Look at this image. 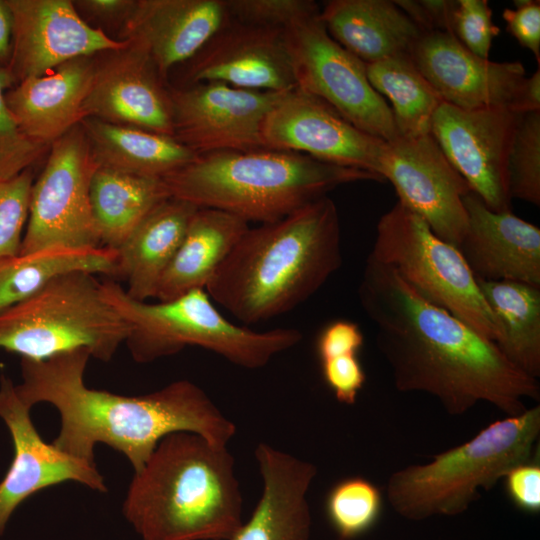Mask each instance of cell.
I'll return each mask as SVG.
<instances>
[{
	"instance_id": "4dcf8cb0",
	"label": "cell",
	"mask_w": 540,
	"mask_h": 540,
	"mask_svg": "<svg viewBox=\"0 0 540 540\" xmlns=\"http://www.w3.org/2000/svg\"><path fill=\"white\" fill-rule=\"evenodd\" d=\"M117 251L49 247L0 258V312L30 298L54 277L72 271L116 277Z\"/></svg>"
},
{
	"instance_id": "1f68e13d",
	"label": "cell",
	"mask_w": 540,
	"mask_h": 540,
	"mask_svg": "<svg viewBox=\"0 0 540 540\" xmlns=\"http://www.w3.org/2000/svg\"><path fill=\"white\" fill-rule=\"evenodd\" d=\"M366 74L373 89L391 102L399 136L431 134L432 118L443 100L410 56L368 63Z\"/></svg>"
},
{
	"instance_id": "e0dca14e",
	"label": "cell",
	"mask_w": 540,
	"mask_h": 540,
	"mask_svg": "<svg viewBox=\"0 0 540 540\" xmlns=\"http://www.w3.org/2000/svg\"><path fill=\"white\" fill-rule=\"evenodd\" d=\"M31 408L17 395L15 384L0 377V418L14 445L13 461L0 481V536L16 508L34 493L65 481L107 492L104 477L95 463L71 456L46 443L30 416Z\"/></svg>"
},
{
	"instance_id": "5bb4252c",
	"label": "cell",
	"mask_w": 540,
	"mask_h": 540,
	"mask_svg": "<svg viewBox=\"0 0 540 540\" xmlns=\"http://www.w3.org/2000/svg\"><path fill=\"white\" fill-rule=\"evenodd\" d=\"M520 114L509 108L463 110L443 102L431 134L455 170L486 206L510 212L507 159Z\"/></svg>"
},
{
	"instance_id": "8992f818",
	"label": "cell",
	"mask_w": 540,
	"mask_h": 540,
	"mask_svg": "<svg viewBox=\"0 0 540 540\" xmlns=\"http://www.w3.org/2000/svg\"><path fill=\"white\" fill-rule=\"evenodd\" d=\"M540 435V407L497 420L465 443L410 465L388 479L386 496L402 517L423 520L465 512L509 469L532 458Z\"/></svg>"
},
{
	"instance_id": "5b68a950",
	"label": "cell",
	"mask_w": 540,
	"mask_h": 540,
	"mask_svg": "<svg viewBox=\"0 0 540 540\" xmlns=\"http://www.w3.org/2000/svg\"><path fill=\"white\" fill-rule=\"evenodd\" d=\"M162 180L172 198L261 224L278 221L340 185L384 181L371 172L267 147L199 154Z\"/></svg>"
},
{
	"instance_id": "836d02e7",
	"label": "cell",
	"mask_w": 540,
	"mask_h": 540,
	"mask_svg": "<svg viewBox=\"0 0 540 540\" xmlns=\"http://www.w3.org/2000/svg\"><path fill=\"white\" fill-rule=\"evenodd\" d=\"M511 199L540 205V111L520 114L507 159Z\"/></svg>"
},
{
	"instance_id": "ee69618b",
	"label": "cell",
	"mask_w": 540,
	"mask_h": 540,
	"mask_svg": "<svg viewBox=\"0 0 540 540\" xmlns=\"http://www.w3.org/2000/svg\"><path fill=\"white\" fill-rule=\"evenodd\" d=\"M511 110L517 114L540 111V66L523 80Z\"/></svg>"
},
{
	"instance_id": "2e32d148",
	"label": "cell",
	"mask_w": 540,
	"mask_h": 540,
	"mask_svg": "<svg viewBox=\"0 0 540 540\" xmlns=\"http://www.w3.org/2000/svg\"><path fill=\"white\" fill-rule=\"evenodd\" d=\"M13 16L8 67L14 84L45 75L81 57L122 49L127 39H114L89 25L70 0H7Z\"/></svg>"
},
{
	"instance_id": "f6af8a7d",
	"label": "cell",
	"mask_w": 540,
	"mask_h": 540,
	"mask_svg": "<svg viewBox=\"0 0 540 540\" xmlns=\"http://www.w3.org/2000/svg\"><path fill=\"white\" fill-rule=\"evenodd\" d=\"M13 37V16L7 0H0V69L8 70Z\"/></svg>"
},
{
	"instance_id": "3957f363",
	"label": "cell",
	"mask_w": 540,
	"mask_h": 540,
	"mask_svg": "<svg viewBox=\"0 0 540 540\" xmlns=\"http://www.w3.org/2000/svg\"><path fill=\"white\" fill-rule=\"evenodd\" d=\"M337 207L320 197L290 215L248 228L205 287L244 324L285 314L342 265Z\"/></svg>"
},
{
	"instance_id": "9c48e42d",
	"label": "cell",
	"mask_w": 540,
	"mask_h": 540,
	"mask_svg": "<svg viewBox=\"0 0 540 540\" xmlns=\"http://www.w3.org/2000/svg\"><path fill=\"white\" fill-rule=\"evenodd\" d=\"M368 256L390 268L418 296L495 343L494 318L459 249L437 237L399 201L380 217Z\"/></svg>"
},
{
	"instance_id": "7c38bea8",
	"label": "cell",
	"mask_w": 540,
	"mask_h": 540,
	"mask_svg": "<svg viewBox=\"0 0 540 540\" xmlns=\"http://www.w3.org/2000/svg\"><path fill=\"white\" fill-rule=\"evenodd\" d=\"M380 167L398 201L420 216L437 237L458 247L468 223L463 198L471 190L432 134L385 142Z\"/></svg>"
},
{
	"instance_id": "d6986e66",
	"label": "cell",
	"mask_w": 540,
	"mask_h": 540,
	"mask_svg": "<svg viewBox=\"0 0 540 540\" xmlns=\"http://www.w3.org/2000/svg\"><path fill=\"white\" fill-rule=\"evenodd\" d=\"M127 40L126 47L96 62L83 107L85 118L173 136L169 91L146 47Z\"/></svg>"
},
{
	"instance_id": "9a60e30c",
	"label": "cell",
	"mask_w": 540,
	"mask_h": 540,
	"mask_svg": "<svg viewBox=\"0 0 540 540\" xmlns=\"http://www.w3.org/2000/svg\"><path fill=\"white\" fill-rule=\"evenodd\" d=\"M262 134L267 148L302 153L383 179L380 158L385 141L355 127L327 103L297 88L286 92L269 112Z\"/></svg>"
},
{
	"instance_id": "d4e9b609",
	"label": "cell",
	"mask_w": 540,
	"mask_h": 540,
	"mask_svg": "<svg viewBox=\"0 0 540 540\" xmlns=\"http://www.w3.org/2000/svg\"><path fill=\"white\" fill-rule=\"evenodd\" d=\"M320 19L328 34L365 64L410 56L422 35L388 0H331L320 10Z\"/></svg>"
},
{
	"instance_id": "b9f144b4",
	"label": "cell",
	"mask_w": 540,
	"mask_h": 540,
	"mask_svg": "<svg viewBox=\"0 0 540 540\" xmlns=\"http://www.w3.org/2000/svg\"><path fill=\"white\" fill-rule=\"evenodd\" d=\"M394 2L417 25L422 33L432 31L451 33L452 18L457 1L398 0Z\"/></svg>"
},
{
	"instance_id": "f35d334b",
	"label": "cell",
	"mask_w": 540,
	"mask_h": 540,
	"mask_svg": "<svg viewBox=\"0 0 540 540\" xmlns=\"http://www.w3.org/2000/svg\"><path fill=\"white\" fill-rule=\"evenodd\" d=\"M359 352L339 349L319 358L324 382L336 400L346 405L355 404L366 382Z\"/></svg>"
},
{
	"instance_id": "60d3db41",
	"label": "cell",
	"mask_w": 540,
	"mask_h": 540,
	"mask_svg": "<svg viewBox=\"0 0 540 540\" xmlns=\"http://www.w3.org/2000/svg\"><path fill=\"white\" fill-rule=\"evenodd\" d=\"M514 8L503 10L506 30L524 48L530 50L540 65V2L516 0Z\"/></svg>"
},
{
	"instance_id": "7bdbcfd3",
	"label": "cell",
	"mask_w": 540,
	"mask_h": 540,
	"mask_svg": "<svg viewBox=\"0 0 540 540\" xmlns=\"http://www.w3.org/2000/svg\"><path fill=\"white\" fill-rule=\"evenodd\" d=\"M78 10L103 21L127 19L136 1L131 0H80L73 1Z\"/></svg>"
},
{
	"instance_id": "83f0119b",
	"label": "cell",
	"mask_w": 540,
	"mask_h": 540,
	"mask_svg": "<svg viewBox=\"0 0 540 540\" xmlns=\"http://www.w3.org/2000/svg\"><path fill=\"white\" fill-rule=\"evenodd\" d=\"M98 167L163 178L197 154L170 135L87 117L80 123Z\"/></svg>"
},
{
	"instance_id": "603a6c76",
	"label": "cell",
	"mask_w": 540,
	"mask_h": 540,
	"mask_svg": "<svg viewBox=\"0 0 540 540\" xmlns=\"http://www.w3.org/2000/svg\"><path fill=\"white\" fill-rule=\"evenodd\" d=\"M95 66L91 57L76 58L7 90L6 104L20 131L47 147L79 125Z\"/></svg>"
},
{
	"instance_id": "ffe728a7",
	"label": "cell",
	"mask_w": 540,
	"mask_h": 540,
	"mask_svg": "<svg viewBox=\"0 0 540 540\" xmlns=\"http://www.w3.org/2000/svg\"><path fill=\"white\" fill-rule=\"evenodd\" d=\"M187 79L191 85L219 82L268 92L296 89L283 28L231 19L193 58Z\"/></svg>"
},
{
	"instance_id": "30bf717a",
	"label": "cell",
	"mask_w": 540,
	"mask_h": 540,
	"mask_svg": "<svg viewBox=\"0 0 540 540\" xmlns=\"http://www.w3.org/2000/svg\"><path fill=\"white\" fill-rule=\"evenodd\" d=\"M296 88L327 103L385 142L399 136L390 106L371 86L366 64L327 32L320 12L283 28Z\"/></svg>"
},
{
	"instance_id": "f546056e",
	"label": "cell",
	"mask_w": 540,
	"mask_h": 540,
	"mask_svg": "<svg viewBox=\"0 0 540 540\" xmlns=\"http://www.w3.org/2000/svg\"><path fill=\"white\" fill-rule=\"evenodd\" d=\"M477 280V279H476ZM497 327L495 344L527 375L540 376V287L477 280Z\"/></svg>"
},
{
	"instance_id": "6da1fadb",
	"label": "cell",
	"mask_w": 540,
	"mask_h": 540,
	"mask_svg": "<svg viewBox=\"0 0 540 540\" xmlns=\"http://www.w3.org/2000/svg\"><path fill=\"white\" fill-rule=\"evenodd\" d=\"M357 294L399 391L428 393L454 416L482 401L515 416L527 409L524 399H539L537 379L494 342L418 296L370 256Z\"/></svg>"
},
{
	"instance_id": "74e56055",
	"label": "cell",
	"mask_w": 540,
	"mask_h": 540,
	"mask_svg": "<svg viewBox=\"0 0 540 540\" xmlns=\"http://www.w3.org/2000/svg\"><path fill=\"white\" fill-rule=\"evenodd\" d=\"M499 32L487 0H457L451 33L470 52L489 59L492 41Z\"/></svg>"
},
{
	"instance_id": "44dd1931",
	"label": "cell",
	"mask_w": 540,
	"mask_h": 540,
	"mask_svg": "<svg viewBox=\"0 0 540 540\" xmlns=\"http://www.w3.org/2000/svg\"><path fill=\"white\" fill-rule=\"evenodd\" d=\"M467 230L458 249L477 280L540 287V229L510 212H495L470 191Z\"/></svg>"
},
{
	"instance_id": "7402d4cb",
	"label": "cell",
	"mask_w": 540,
	"mask_h": 540,
	"mask_svg": "<svg viewBox=\"0 0 540 540\" xmlns=\"http://www.w3.org/2000/svg\"><path fill=\"white\" fill-rule=\"evenodd\" d=\"M230 20L225 0H139L124 39L148 50L159 74L193 59Z\"/></svg>"
},
{
	"instance_id": "7a4b0ae2",
	"label": "cell",
	"mask_w": 540,
	"mask_h": 540,
	"mask_svg": "<svg viewBox=\"0 0 540 540\" xmlns=\"http://www.w3.org/2000/svg\"><path fill=\"white\" fill-rule=\"evenodd\" d=\"M90 357L88 350L76 349L42 361H20L17 395L30 408L46 402L58 410L60 430L52 444L61 451L95 463V446L103 443L125 455L137 472L170 433L192 432L217 447H227L235 435L234 423L188 380L141 396L88 387L84 373Z\"/></svg>"
},
{
	"instance_id": "d6a6232c",
	"label": "cell",
	"mask_w": 540,
	"mask_h": 540,
	"mask_svg": "<svg viewBox=\"0 0 540 540\" xmlns=\"http://www.w3.org/2000/svg\"><path fill=\"white\" fill-rule=\"evenodd\" d=\"M382 493L370 480L352 476L339 480L328 491L325 512L341 540L368 532L382 510Z\"/></svg>"
},
{
	"instance_id": "4316f807",
	"label": "cell",
	"mask_w": 540,
	"mask_h": 540,
	"mask_svg": "<svg viewBox=\"0 0 540 540\" xmlns=\"http://www.w3.org/2000/svg\"><path fill=\"white\" fill-rule=\"evenodd\" d=\"M249 223L225 211L198 208L158 286L156 299L168 301L194 289H205Z\"/></svg>"
},
{
	"instance_id": "cb8c5ba5",
	"label": "cell",
	"mask_w": 540,
	"mask_h": 540,
	"mask_svg": "<svg viewBox=\"0 0 540 540\" xmlns=\"http://www.w3.org/2000/svg\"><path fill=\"white\" fill-rule=\"evenodd\" d=\"M255 458L262 494L249 520L231 540H309L311 514L306 496L316 466L266 443L257 445Z\"/></svg>"
},
{
	"instance_id": "8fae6325",
	"label": "cell",
	"mask_w": 540,
	"mask_h": 540,
	"mask_svg": "<svg viewBox=\"0 0 540 540\" xmlns=\"http://www.w3.org/2000/svg\"><path fill=\"white\" fill-rule=\"evenodd\" d=\"M96 168L80 124L51 144L46 165L32 186L19 253L49 247H102L90 204Z\"/></svg>"
},
{
	"instance_id": "8d00e7d4",
	"label": "cell",
	"mask_w": 540,
	"mask_h": 540,
	"mask_svg": "<svg viewBox=\"0 0 540 540\" xmlns=\"http://www.w3.org/2000/svg\"><path fill=\"white\" fill-rule=\"evenodd\" d=\"M231 20L265 27L286 26L320 12L310 0H225Z\"/></svg>"
},
{
	"instance_id": "484cf974",
	"label": "cell",
	"mask_w": 540,
	"mask_h": 540,
	"mask_svg": "<svg viewBox=\"0 0 540 540\" xmlns=\"http://www.w3.org/2000/svg\"><path fill=\"white\" fill-rule=\"evenodd\" d=\"M198 208L172 197L163 200L116 250V277L127 282L125 291L130 297L139 301L156 297L161 278Z\"/></svg>"
},
{
	"instance_id": "52a82bcc",
	"label": "cell",
	"mask_w": 540,
	"mask_h": 540,
	"mask_svg": "<svg viewBox=\"0 0 540 540\" xmlns=\"http://www.w3.org/2000/svg\"><path fill=\"white\" fill-rule=\"evenodd\" d=\"M105 299L129 327L125 344L134 361L149 363L179 353L187 346L210 350L229 362L258 369L303 337L294 328L256 332L228 321L205 289L148 303L130 297L114 280L101 281Z\"/></svg>"
},
{
	"instance_id": "ac0fdd59",
	"label": "cell",
	"mask_w": 540,
	"mask_h": 540,
	"mask_svg": "<svg viewBox=\"0 0 540 540\" xmlns=\"http://www.w3.org/2000/svg\"><path fill=\"white\" fill-rule=\"evenodd\" d=\"M410 58L443 102L463 110H511L526 77L521 62L480 58L442 31L422 33Z\"/></svg>"
},
{
	"instance_id": "d590c367",
	"label": "cell",
	"mask_w": 540,
	"mask_h": 540,
	"mask_svg": "<svg viewBox=\"0 0 540 540\" xmlns=\"http://www.w3.org/2000/svg\"><path fill=\"white\" fill-rule=\"evenodd\" d=\"M33 183L31 168L0 180V258L20 252Z\"/></svg>"
},
{
	"instance_id": "f1b7e54d",
	"label": "cell",
	"mask_w": 540,
	"mask_h": 540,
	"mask_svg": "<svg viewBox=\"0 0 540 540\" xmlns=\"http://www.w3.org/2000/svg\"><path fill=\"white\" fill-rule=\"evenodd\" d=\"M169 194L162 178L98 167L90 183L91 210L102 247L117 250Z\"/></svg>"
},
{
	"instance_id": "ab89813d",
	"label": "cell",
	"mask_w": 540,
	"mask_h": 540,
	"mask_svg": "<svg viewBox=\"0 0 540 540\" xmlns=\"http://www.w3.org/2000/svg\"><path fill=\"white\" fill-rule=\"evenodd\" d=\"M511 502L521 511H540V464L536 459L515 465L503 476Z\"/></svg>"
},
{
	"instance_id": "277c9868",
	"label": "cell",
	"mask_w": 540,
	"mask_h": 540,
	"mask_svg": "<svg viewBox=\"0 0 540 540\" xmlns=\"http://www.w3.org/2000/svg\"><path fill=\"white\" fill-rule=\"evenodd\" d=\"M123 514L141 540H231L243 524L232 454L192 432L166 435L134 472Z\"/></svg>"
},
{
	"instance_id": "e575fe53",
	"label": "cell",
	"mask_w": 540,
	"mask_h": 540,
	"mask_svg": "<svg viewBox=\"0 0 540 540\" xmlns=\"http://www.w3.org/2000/svg\"><path fill=\"white\" fill-rule=\"evenodd\" d=\"M14 85L8 70L0 69V180L30 169L46 148L28 139L16 125L5 100L6 91Z\"/></svg>"
},
{
	"instance_id": "4fadbf2b",
	"label": "cell",
	"mask_w": 540,
	"mask_h": 540,
	"mask_svg": "<svg viewBox=\"0 0 540 540\" xmlns=\"http://www.w3.org/2000/svg\"><path fill=\"white\" fill-rule=\"evenodd\" d=\"M286 92L193 84L169 91L173 136L197 155L265 148L264 121Z\"/></svg>"
},
{
	"instance_id": "ba28073f",
	"label": "cell",
	"mask_w": 540,
	"mask_h": 540,
	"mask_svg": "<svg viewBox=\"0 0 540 540\" xmlns=\"http://www.w3.org/2000/svg\"><path fill=\"white\" fill-rule=\"evenodd\" d=\"M96 276L85 271L60 274L0 312V348L34 361L76 349L111 360L129 327L105 299Z\"/></svg>"
}]
</instances>
